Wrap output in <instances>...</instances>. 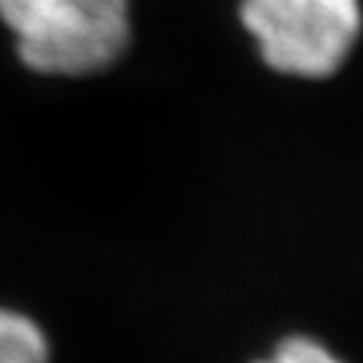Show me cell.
Instances as JSON below:
<instances>
[{"mask_svg":"<svg viewBox=\"0 0 363 363\" xmlns=\"http://www.w3.org/2000/svg\"><path fill=\"white\" fill-rule=\"evenodd\" d=\"M0 19L33 73L86 78L130 49V0H0Z\"/></svg>","mask_w":363,"mask_h":363,"instance_id":"cell-1","label":"cell"},{"mask_svg":"<svg viewBox=\"0 0 363 363\" xmlns=\"http://www.w3.org/2000/svg\"><path fill=\"white\" fill-rule=\"evenodd\" d=\"M240 16L261 60L304 81L337 76L363 25L358 0H242Z\"/></svg>","mask_w":363,"mask_h":363,"instance_id":"cell-2","label":"cell"},{"mask_svg":"<svg viewBox=\"0 0 363 363\" xmlns=\"http://www.w3.org/2000/svg\"><path fill=\"white\" fill-rule=\"evenodd\" d=\"M52 345L30 315L0 307V363H49Z\"/></svg>","mask_w":363,"mask_h":363,"instance_id":"cell-3","label":"cell"},{"mask_svg":"<svg viewBox=\"0 0 363 363\" xmlns=\"http://www.w3.org/2000/svg\"><path fill=\"white\" fill-rule=\"evenodd\" d=\"M253 363H347L342 361L337 352L320 339L307 337V334H291L280 339L269 355H264Z\"/></svg>","mask_w":363,"mask_h":363,"instance_id":"cell-4","label":"cell"}]
</instances>
